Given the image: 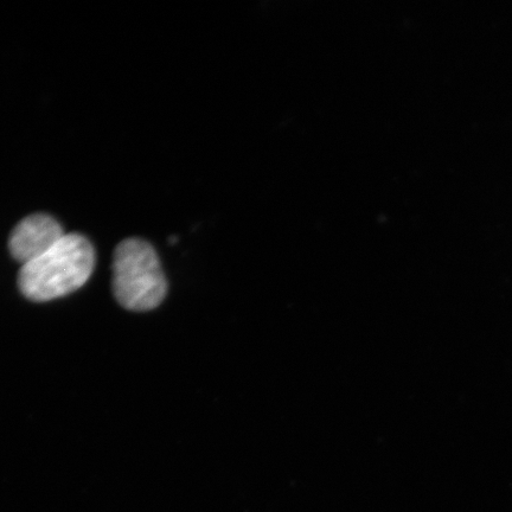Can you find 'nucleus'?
I'll list each match as a JSON object with an SVG mask.
<instances>
[{"label":"nucleus","mask_w":512,"mask_h":512,"mask_svg":"<svg viewBox=\"0 0 512 512\" xmlns=\"http://www.w3.org/2000/svg\"><path fill=\"white\" fill-rule=\"evenodd\" d=\"M113 290L120 305L130 311H150L162 304L168 284L149 242L127 239L115 249Z\"/></svg>","instance_id":"f03ea898"},{"label":"nucleus","mask_w":512,"mask_h":512,"mask_svg":"<svg viewBox=\"0 0 512 512\" xmlns=\"http://www.w3.org/2000/svg\"><path fill=\"white\" fill-rule=\"evenodd\" d=\"M92 243L80 234H66L46 254L22 266L19 290L32 302H49L79 290L94 271Z\"/></svg>","instance_id":"f257e3e1"},{"label":"nucleus","mask_w":512,"mask_h":512,"mask_svg":"<svg viewBox=\"0 0 512 512\" xmlns=\"http://www.w3.org/2000/svg\"><path fill=\"white\" fill-rule=\"evenodd\" d=\"M64 235L61 224L53 216L30 215L19 222L11 233L10 253L24 266L50 251Z\"/></svg>","instance_id":"7ed1b4c3"}]
</instances>
